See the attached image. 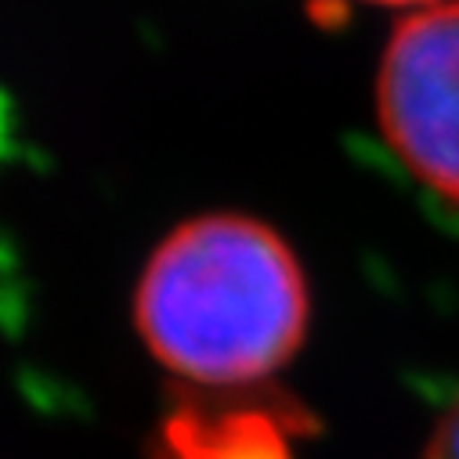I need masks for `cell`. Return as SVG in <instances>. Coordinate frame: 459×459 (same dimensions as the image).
Here are the masks:
<instances>
[{"label": "cell", "instance_id": "obj_4", "mask_svg": "<svg viewBox=\"0 0 459 459\" xmlns=\"http://www.w3.org/2000/svg\"><path fill=\"white\" fill-rule=\"evenodd\" d=\"M423 459H459V394L448 402V409L430 427Z\"/></svg>", "mask_w": 459, "mask_h": 459}, {"label": "cell", "instance_id": "obj_2", "mask_svg": "<svg viewBox=\"0 0 459 459\" xmlns=\"http://www.w3.org/2000/svg\"><path fill=\"white\" fill-rule=\"evenodd\" d=\"M377 124L394 160L459 206V0L409 12L377 65Z\"/></svg>", "mask_w": 459, "mask_h": 459}, {"label": "cell", "instance_id": "obj_5", "mask_svg": "<svg viewBox=\"0 0 459 459\" xmlns=\"http://www.w3.org/2000/svg\"><path fill=\"white\" fill-rule=\"evenodd\" d=\"M359 4H380V8H405V12H420V8L437 4V0H359Z\"/></svg>", "mask_w": 459, "mask_h": 459}, {"label": "cell", "instance_id": "obj_3", "mask_svg": "<svg viewBox=\"0 0 459 459\" xmlns=\"http://www.w3.org/2000/svg\"><path fill=\"white\" fill-rule=\"evenodd\" d=\"M192 391V387H188ZM192 391L163 423V459H293L279 405L239 402V391Z\"/></svg>", "mask_w": 459, "mask_h": 459}, {"label": "cell", "instance_id": "obj_1", "mask_svg": "<svg viewBox=\"0 0 459 459\" xmlns=\"http://www.w3.org/2000/svg\"><path fill=\"white\" fill-rule=\"evenodd\" d=\"M307 275L261 217L199 213L149 254L134 329L149 355L192 391H250L304 348Z\"/></svg>", "mask_w": 459, "mask_h": 459}]
</instances>
